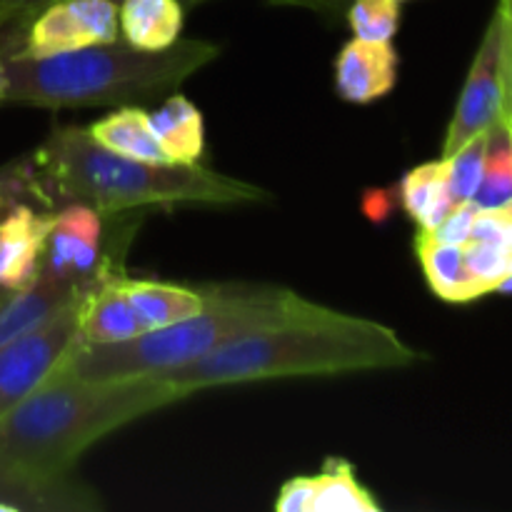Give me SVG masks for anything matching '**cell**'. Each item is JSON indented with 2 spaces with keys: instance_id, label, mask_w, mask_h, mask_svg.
<instances>
[{
  "instance_id": "cell-29",
  "label": "cell",
  "mask_w": 512,
  "mask_h": 512,
  "mask_svg": "<svg viewBox=\"0 0 512 512\" xmlns=\"http://www.w3.org/2000/svg\"><path fill=\"white\" fill-rule=\"evenodd\" d=\"M393 208L395 200L390 198L385 190H370V193L365 195V213H368V218L375 220V223H383V220L393 213Z\"/></svg>"
},
{
  "instance_id": "cell-28",
  "label": "cell",
  "mask_w": 512,
  "mask_h": 512,
  "mask_svg": "<svg viewBox=\"0 0 512 512\" xmlns=\"http://www.w3.org/2000/svg\"><path fill=\"white\" fill-rule=\"evenodd\" d=\"M50 3H55V0H0V28L30 20Z\"/></svg>"
},
{
  "instance_id": "cell-31",
  "label": "cell",
  "mask_w": 512,
  "mask_h": 512,
  "mask_svg": "<svg viewBox=\"0 0 512 512\" xmlns=\"http://www.w3.org/2000/svg\"><path fill=\"white\" fill-rule=\"evenodd\" d=\"M350 5V0H318V13H328V15H345V8Z\"/></svg>"
},
{
  "instance_id": "cell-22",
  "label": "cell",
  "mask_w": 512,
  "mask_h": 512,
  "mask_svg": "<svg viewBox=\"0 0 512 512\" xmlns=\"http://www.w3.org/2000/svg\"><path fill=\"white\" fill-rule=\"evenodd\" d=\"M485 150H488V130L470 138L468 143L460 145L453 155L445 158L448 165V190L453 203H468L475 198L483 180Z\"/></svg>"
},
{
  "instance_id": "cell-23",
  "label": "cell",
  "mask_w": 512,
  "mask_h": 512,
  "mask_svg": "<svg viewBox=\"0 0 512 512\" xmlns=\"http://www.w3.org/2000/svg\"><path fill=\"white\" fill-rule=\"evenodd\" d=\"M400 0H350L345 8L353 38L385 43L393 40L400 28Z\"/></svg>"
},
{
  "instance_id": "cell-5",
  "label": "cell",
  "mask_w": 512,
  "mask_h": 512,
  "mask_svg": "<svg viewBox=\"0 0 512 512\" xmlns=\"http://www.w3.org/2000/svg\"><path fill=\"white\" fill-rule=\"evenodd\" d=\"M205 293V308L180 323L145 330L120 343L93 345L80 340L60 365L85 380L160 375L193 363L210 350L245 335L278 325L318 320L333 313V308L313 303L278 285H230L210 288Z\"/></svg>"
},
{
  "instance_id": "cell-34",
  "label": "cell",
  "mask_w": 512,
  "mask_h": 512,
  "mask_svg": "<svg viewBox=\"0 0 512 512\" xmlns=\"http://www.w3.org/2000/svg\"><path fill=\"white\" fill-rule=\"evenodd\" d=\"M498 293H512V273L508 275V278H505V280H503V283H500Z\"/></svg>"
},
{
  "instance_id": "cell-39",
  "label": "cell",
  "mask_w": 512,
  "mask_h": 512,
  "mask_svg": "<svg viewBox=\"0 0 512 512\" xmlns=\"http://www.w3.org/2000/svg\"><path fill=\"white\" fill-rule=\"evenodd\" d=\"M400 3H405V0H400Z\"/></svg>"
},
{
  "instance_id": "cell-36",
  "label": "cell",
  "mask_w": 512,
  "mask_h": 512,
  "mask_svg": "<svg viewBox=\"0 0 512 512\" xmlns=\"http://www.w3.org/2000/svg\"><path fill=\"white\" fill-rule=\"evenodd\" d=\"M505 210H508V218H510V250H512V203L505 205Z\"/></svg>"
},
{
  "instance_id": "cell-2",
  "label": "cell",
  "mask_w": 512,
  "mask_h": 512,
  "mask_svg": "<svg viewBox=\"0 0 512 512\" xmlns=\"http://www.w3.org/2000/svg\"><path fill=\"white\" fill-rule=\"evenodd\" d=\"M45 193L63 203H85L103 215L143 213L148 208L210 205L238 208L270 200L248 180L210 170L200 163H145L105 150L88 130L60 125L30 155Z\"/></svg>"
},
{
  "instance_id": "cell-32",
  "label": "cell",
  "mask_w": 512,
  "mask_h": 512,
  "mask_svg": "<svg viewBox=\"0 0 512 512\" xmlns=\"http://www.w3.org/2000/svg\"><path fill=\"white\" fill-rule=\"evenodd\" d=\"M5 90H8V70H5L3 53H0V103L5 100Z\"/></svg>"
},
{
  "instance_id": "cell-30",
  "label": "cell",
  "mask_w": 512,
  "mask_h": 512,
  "mask_svg": "<svg viewBox=\"0 0 512 512\" xmlns=\"http://www.w3.org/2000/svg\"><path fill=\"white\" fill-rule=\"evenodd\" d=\"M505 8H508V53H505V118L512 120V0H503Z\"/></svg>"
},
{
  "instance_id": "cell-4",
  "label": "cell",
  "mask_w": 512,
  "mask_h": 512,
  "mask_svg": "<svg viewBox=\"0 0 512 512\" xmlns=\"http://www.w3.org/2000/svg\"><path fill=\"white\" fill-rule=\"evenodd\" d=\"M218 55L220 45L198 38L178 40L165 50H140L118 38L38 58L3 53L8 70L3 103L48 110L153 103L175 93Z\"/></svg>"
},
{
  "instance_id": "cell-26",
  "label": "cell",
  "mask_w": 512,
  "mask_h": 512,
  "mask_svg": "<svg viewBox=\"0 0 512 512\" xmlns=\"http://www.w3.org/2000/svg\"><path fill=\"white\" fill-rule=\"evenodd\" d=\"M478 213H480V208L473 203V200L453 205V210L448 213V218H445L443 223L433 230V238H438L440 243L465 245L470 240V230H473L475 215Z\"/></svg>"
},
{
  "instance_id": "cell-11",
  "label": "cell",
  "mask_w": 512,
  "mask_h": 512,
  "mask_svg": "<svg viewBox=\"0 0 512 512\" xmlns=\"http://www.w3.org/2000/svg\"><path fill=\"white\" fill-rule=\"evenodd\" d=\"M400 55L393 40L353 38L340 48L333 63V85L340 100L353 105H368L385 98L398 85Z\"/></svg>"
},
{
  "instance_id": "cell-3",
  "label": "cell",
  "mask_w": 512,
  "mask_h": 512,
  "mask_svg": "<svg viewBox=\"0 0 512 512\" xmlns=\"http://www.w3.org/2000/svg\"><path fill=\"white\" fill-rule=\"evenodd\" d=\"M183 398L163 375L85 380L58 365L0 418V460L38 475L73 473L90 445Z\"/></svg>"
},
{
  "instance_id": "cell-9",
  "label": "cell",
  "mask_w": 512,
  "mask_h": 512,
  "mask_svg": "<svg viewBox=\"0 0 512 512\" xmlns=\"http://www.w3.org/2000/svg\"><path fill=\"white\" fill-rule=\"evenodd\" d=\"M98 490L75 473L38 475L0 460V512H95Z\"/></svg>"
},
{
  "instance_id": "cell-8",
  "label": "cell",
  "mask_w": 512,
  "mask_h": 512,
  "mask_svg": "<svg viewBox=\"0 0 512 512\" xmlns=\"http://www.w3.org/2000/svg\"><path fill=\"white\" fill-rule=\"evenodd\" d=\"M15 25L20 30L8 35V43L20 45L5 53L35 58L113 43L120 38V15L115 0H55L30 20Z\"/></svg>"
},
{
  "instance_id": "cell-6",
  "label": "cell",
  "mask_w": 512,
  "mask_h": 512,
  "mask_svg": "<svg viewBox=\"0 0 512 512\" xmlns=\"http://www.w3.org/2000/svg\"><path fill=\"white\" fill-rule=\"evenodd\" d=\"M90 280L50 318L0 345V418L28 398L80 343V310Z\"/></svg>"
},
{
  "instance_id": "cell-38",
  "label": "cell",
  "mask_w": 512,
  "mask_h": 512,
  "mask_svg": "<svg viewBox=\"0 0 512 512\" xmlns=\"http://www.w3.org/2000/svg\"><path fill=\"white\" fill-rule=\"evenodd\" d=\"M505 120H508V125H510V135H512V120H510V118H505Z\"/></svg>"
},
{
  "instance_id": "cell-16",
  "label": "cell",
  "mask_w": 512,
  "mask_h": 512,
  "mask_svg": "<svg viewBox=\"0 0 512 512\" xmlns=\"http://www.w3.org/2000/svg\"><path fill=\"white\" fill-rule=\"evenodd\" d=\"M120 33L133 48L165 50L180 40L185 5L180 0H120Z\"/></svg>"
},
{
  "instance_id": "cell-35",
  "label": "cell",
  "mask_w": 512,
  "mask_h": 512,
  "mask_svg": "<svg viewBox=\"0 0 512 512\" xmlns=\"http://www.w3.org/2000/svg\"><path fill=\"white\" fill-rule=\"evenodd\" d=\"M10 298H13V290H5V288H0V308H3V305L8 303Z\"/></svg>"
},
{
  "instance_id": "cell-14",
  "label": "cell",
  "mask_w": 512,
  "mask_h": 512,
  "mask_svg": "<svg viewBox=\"0 0 512 512\" xmlns=\"http://www.w3.org/2000/svg\"><path fill=\"white\" fill-rule=\"evenodd\" d=\"M90 280V278H88ZM88 280H68L40 270L38 278L28 288L13 293V298L0 308V345L20 338L33 330L45 318L55 313L60 305L68 303Z\"/></svg>"
},
{
  "instance_id": "cell-25",
  "label": "cell",
  "mask_w": 512,
  "mask_h": 512,
  "mask_svg": "<svg viewBox=\"0 0 512 512\" xmlns=\"http://www.w3.org/2000/svg\"><path fill=\"white\" fill-rule=\"evenodd\" d=\"M30 198H38L43 203L50 200L40 185L38 175H35L30 158L0 168V218L18 203H28Z\"/></svg>"
},
{
  "instance_id": "cell-1",
  "label": "cell",
  "mask_w": 512,
  "mask_h": 512,
  "mask_svg": "<svg viewBox=\"0 0 512 512\" xmlns=\"http://www.w3.org/2000/svg\"><path fill=\"white\" fill-rule=\"evenodd\" d=\"M420 358L423 353L390 325L333 310L318 320L245 335L160 375L188 398L223 385L408 368Z\"/></svg>"
},
{
  "instance_id": "cell-13",
  "label": "cell",
  "mask_w": 512,
  "mask_h": 512,
  "mask_svg": "<svg viewBox=\"0 0 512 512\" xmlns=\"http://www.w3.org/2000/svg\"><path fill=\"white\" fill-rule=\"evenodd\" d=\"M123 290L143 333L180 323V320L200 313L208 300V293L200 288L163 283V280L128 278V275H123Z\"/></svg>"
},
{
  "instance_id": "cell-37",
  "label": "cell",
  "mask_w": 512,
  "mask_h": 512,
  "mask_svg": "<svg viewBox=\"0 0 512 512\" xmlns=\"http://www.w3.org/2000/svg\"><path fill=\"white\" fill-rule=\"evenodd\" d=\"M115 3H120V0H115ZM180 3H183V5H200V3H205V0H180Z\"/></svg>"
},
{
  "instance_id": "cell-33",
  "label": "cell",
  "mask_w": 512,
  "mask_h": 512,
  "mask_svg": "<svg viewBox=\"0 0 512 512\" xmlns=\"http://www.w3.org/2000/svg\"><path fill=\"white\" fill-rule=\"evenodd\" d=\"M275 5H300V8H318V0H268Z\"/></svg>"
},
{
  "instance_id": "cell-19",
  "label": "cell",
  "mask_w": 512,
  "mask_h": 512,
  "mask_svg": "<svg viewBox=\"0 0 512 512\" xmlns=\"http://www.w3.org/2000/svg\"><path fill=\"white\" fill-rule=\"evenodd\" d=\"M398 198L403 203L405 213L413 218V223L420 230L433 233L448 218V213L455 205L448 190V165H445V158L408 170L405 178L400 180Z\"/></svg>"
},
{
  "instance_id": "cell-18",
  "label": "cell",
  "mask_w": 512,
  "mask_h": 512,
  "mask_svg": "<svg viewBox=\"0 0 512 512\" xmlns=\"http://www.w3.org/2000/svg\"><path fill=\"white\" fill-rule=\"evenodd\" d=\"M415 253L423 265L428 285L438 298L448 300V303H470V300L480 298L468 268H465L463 245L440 243L438 238H433V233L420 230L415 235Z\"/></svg>"
},
{
  "instance_id": "cell-17",
  "label": "cell",
  "mask_w": 512,
  "mask_h": 512,
  "mask_svg": "<svg viewBox=\"0 0 512 512\" xmlns=\"http://www.w3.org/2000/svg\"><path fill=\"white\" fill-rule=\"evenodd\" d=\"M88 135L105 150L145 163H173L150 128L148 110L140 105H120L115 113L95 120Z\"/></svg>"
},
{
  "instance_id": "cell-27",
  "label": "cell",
  "mask_w": 512,
  "mask_h": 512,
  "mask_svg": "<svg viewBox=\"0 0 512 512\" xmlns=\"http://www.w3.org/2000/svg\"><path fill=\"white\" fill-rule=\"evenodd\" d=\"M310 500H313V475H295L280 488L273 510L310 512Z\"/></svg>"
},
{
  "instance_id": "cell-20",
  "label": "cell",
  "mask_w": 512,
  "mask_h": 512,
  "mask_svg": "<svg viewBox=\"0 0 512 512\" xmlns=\"http://www.w3.org/2000/svg\"><path fill=\"white\" fill-rule=\"evenodd\" d=\"M383 505L355 475V468L343 458H328L323 470L313 475L310 512H380Z\"/></svg>"
},
{
  "instance_id": "cell-15",
  "label": "cell",
  "mask_w": 512,
  "mask_h": 512,
  "mask_svg": "<svg viewBox=\"0 0 512 512\" xmlns=\"http://www.w3.org/2000/svg\"><path fill=\"white\" fill-rule=\"evenodd\" d=\"M150 128L173 163H200L205 150V123L198 105L185 95L170 93L148 113Z\"/></svg>"
},
{
  "instance_id": "cell-12",
  "label": "cell",
  "mask_w": 512,
  "mask_h": 512,
  "mask_svg": "<svg viewBox=\"0 0 512 512\" xmlns=\"http://www.w3.org/2000/svg\"><path fill=\"white\" fill-rule=\"evenodd\" d=\"M53 215L18 203L0 218V288H28L43 268L45 243H48Z\"/></svg>"
},
{
  "instance_id": "cell-10",
  "label": "cell",
  "mask_w": 512,
  "mask_h": 512,
  "mask_svg": "<svg viewBox=\"0 0 512 512\" xmlns=\"http://www.w3.org/2000/svg\"><path fill=\"white\" fill-rule=\"evenodd\" d=\"M103 260V213L85 203H70L53 215L45 243V273L68 280L93 278Z\"/></svg>"
},
{
  "instance_id": "cell-21",
  "label": "cell",
  "mask_w": 512,
  "mask_h": 512,
  "mask_svg": "<svg viewBox=\"0 0 512 512\" xmlns=\"http://www.w3.org/2000/svg\"><path fill=\"white\" fill-rule=\"evenodd\" d=\"M473 203L480 210L505 208L512 203V135L505 115L488 130L483 180Z\"/></svg>"
},
{
  "instance_id": "cell-7",
  "label": "cell",
  "mask_w": 512,
  "mask_h": 512,
  "mask_svg": "<svg viewBox=\"0 0 512 512\" xmlns=\"http://www.w3.org/2000/svg\"><path fill=\"white\" fill-rule=\"evenodd\" d=\"M508 8L498 0L488 30L470 65L468 80L463 85L453 120L448 125L443 143V158L453 155L460 145L468 143L483 130H490L505 113V53H508Z\"/></svg>"
},
{
  "instance_id": "cell-24",
  "label": "cell",
  "mask_w": 512,
  "mask_h": 512,
  "mask_svg": "<svg viewBox=\"0 0 512 512\" xmlns=\"http://www.w3.org/2000/svg\"><path fill=\"white\" fill-rule=\"evenodd\" d=\"M463 255L478 295L498 293L500 283L512 273V250L505 245L468 240L463 245Z\"/></svg>"
}]
</instances>
